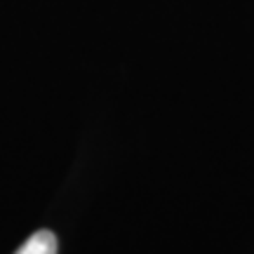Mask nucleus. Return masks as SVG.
I'll return each mask as SVG.
<instances>
[{
  "label": "nucleus",
  "mask_w": 254,
  "mask_h": 254,
  "mask_svg": "<svg viewBox=\"0 0 254 254\" xmlns=\"http://www.w3.org/2000/svg\"><path fill=\"white\" fill-rule=\"evenodd\" d=\"M14 254H57V236L52 231H36Z\"/></svg>",
  "instance_id": "nucleus-1"
}]
</instances>
